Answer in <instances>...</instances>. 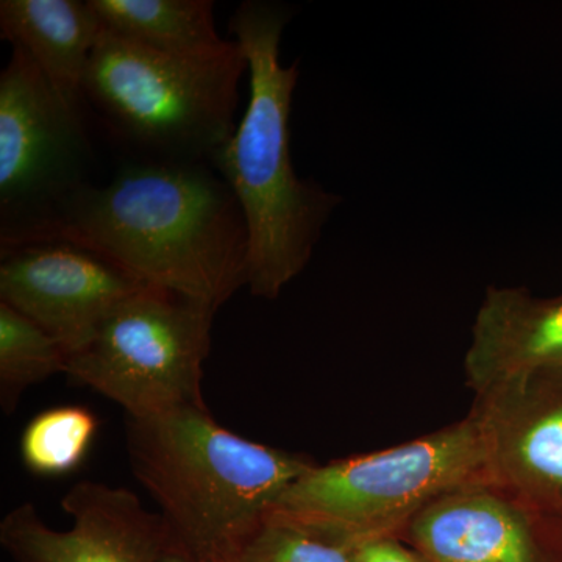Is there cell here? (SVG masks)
<instances>
[{
  "label": "cell",
  "instance_id": "obj_14",
  "mask_svg": "<svg viewBox=\"0 0 562 562\" xmlns=\"http://www.w3.org/2000/svg\"><path fill=\"white\" fill-rule=\"evenodd\" d=\"M103 29L146 49L203 55L228 40L214 27L211 0H90Z\"/></svg>",
  "mask_w": 562,
  "mask_h": 562
},
{
  "label": "cell",
  "instance_id": "obj_10",
  "mask_svg": "<svg viewBox=\"0 0 562 562\" xmlns=\"http://www.w3.org/2000/svg\"><path fill=\"white\" fill-rule=\"evenodd\" d=\"M72 528L43 522L32 503L0 522V543L16 562H161L171 550L160 514L147 512L135 492L85 480L61 501Z\"/></svg>",
  "mask_w": 562,
  "mask_h": 562
},
{
  "label": "cell",
  "instance_id": "obj_2",
  "mask_svg": "<svg viewBox=\"0 0 562 562\" xmlns=\"http://www.w3.org/2000/svg\"><path fill=\"white\" fill-rule=\"evenodd\" d=\"M286 22L283 7L260 0H247L233 13L231 32L249 68V103L211 160L241 206L249 233L247 286L262 299L279 297L306 268L322 227L342 201L299 179L292 166L290 114L299 66L280 63Z\"/></svg>",
  "mask_w": 562,
  "mask_h": 562
},
{
  "label": "cell",
  "instance_id": "obj_11",
  "mask_svg": "<svg viewBox=\"0 0 562 562\" xmlns=\"http://www.w3.org/2000/svg\"><path fill=\"white\" fill-rule=\"evenodd\" d=\"M398 539L427 562H557L535 520L490 484L432 502Z\"/></svg>",
  "mask_w": 562,
  "mask_h": 562
},
{
  "label": "cell",
  "instance_id": "obj_13",
  "mask_svg": "<svg viewBox=\"0 0 562 562\" xmlns=\"http://www.w3.org/2000/svg\"><path fill=\"white\" fill-rule=\"evenodd\" d=\"M102 22L90 0H2L0 35L38 65L66 102L81 105Z\"/></svg>",
  "mask_w": 562,
  "mask_h": 562
},
{
  "label": "cell",
  "instance_id": "obj_7",
  "mask_svg": "<svg viewBox=\"0 0 562 562\" xmlns=\"http://www.w3.org/2000/svg\"><path fill=\"white\" fill-rule=\"evenodd\" d=\"M87 158L80 106L66 102L27 52L13 47L0 76L2 244L46 220L87 183Z\"/></svg>",
  "mask_w": 562,
  "mask_h": 562
},
{
  "label": "cell",
  "instance_id": "obj_6",
  "mask_svg": "<svg viewBox=\"0 0 562 562\" xmlns=\"http://www.w3.org/2000/svg\"><path fill=\"white\" fill-rule=\"evenodd\" d=\"M216 312L187 295L144 288L69 355L65 373L70 383L116 402L133 419L209 408L202 375Z\"/></svg>",
  "mask_w": 562,
  "mask_h": 562
},
{
  "label": "cell",
  "instance_id": "obj_3",
  "mask_svg": "<svg viewBox=\"0 0 562 562\" xmlns=\"http://www.w3.org/2000/svg\"><path fill=\"white\" fill-rule=\"evenodd\" d=\"M133 475L160 506L171 550L195 562H228L283 492L316 462L249 441L209 408L127 420Z\"/></svg>",
  "mask_w": 562,
  "mask_h": 562
},
{
  "label": "cell",
  "instance_id": "obj_4",
  "mask_svg": "<svg viewBox=\"0 0 562 562\" xmlns=\"http://www.w3.org/2000/svg\"><path fill=\"white\" fill-rule=\"evenodd\" d=\"M247 60L235 40L203 55H168L103 29L83 80V99L117 138L149 161L203 162L235 132Z\"/></svg>",
  "mask_w": 562,
  "mask_h": 562
},
{
  "label": "cell",
  "instance_id": "obj_9",
  "mask_svg": "<svg viewBox=\"0 0 562 562\" xmlns=\"http://www.w3.org/2000/svg\"><path fill=\"white\" fill-rule=\"evenodd\" d=\"M147 286L151 284L77 244L38 241L2 249L0 302L36 322L69 355Z\"/></svg>",
  "mask_w": 562,
  "mask_h": 562
},
{
  "label": "cell",
  "instance_id": "obj_17",
  "mask_svg": "<svg viewBox=\"0 0 562 562\" xmlns=\"http://www.w3.org/2000/svg\"><path fill=\"white\" fill-rule=\"evenodd\" d=\"M350 553L341 543L271 512L228 562H350Z\"/></svg>",
  "mask_w": 562,
  "mask_h": 562
},
{
  "label": "cell",
  "instance_id": "obj_20",
  "mask_svg": "<svg viewBox=\"0 0 562 562\" xmlns=\"http://www.w3.org/2000/svg\"><path fill=\"white\" fill-rule=\"evenodd\" d=\"M557 562H562V554L560 558H558Z\"/></svg>",
  "mask_w": 562,
  "mask_h": 562
},
{
  "label": "cell",
  "instance_id": "obj_16",
  "mask_svg": "<svg viewBox=\"0 0 562 562\" xmlns=\"http://www.w3.org/2000/svg\"><path fill=\"white\" fill-rule=\"evenodd\" d=\"M98 430V416L87 406L46 409L33 417L22 432V462L35 475H68L87 460Z\"/></svg>",
  "mask_w": 562,
  "mask_h": 562
},
{
  "label": "cell",
  "instance_id": "obj_8",
  "mask_svg": "<svg viewBox=\"0 0 562 562\" xmlns=\"http://www.w3.org/2000/svg\"><path fill=\"white\" fill-rule=\"evenodd\" d=\"M490 486L535 520L562 554V372L509 380L475 395Z\"/></svg>",
  "mask_w": 562,
  "mask_h": 562
},
{
  "label": "cell",
  "instance_id": "obj_19",
  "mask_svg": "<svg viewBox=\"0 0 562 562\" xmlns=\"http://www.w3.org/2000/svg\"><path fill=\"white\" fill-rule=\"evenodd\" d=\"M161 562H195L192 560H188V558L181 557V554L177 553H166L165 557H162Z\"/></svg>",
  "mask_w": 562,
  "mask_h": 562
},
{
  "label": "cell",
  "instance_id": "obj_12",
  "mask_svg": "<svg viewBox=\"0 0 562 562\" xmlns=\"http://www.w3.org/2000/svg\"><path fill=\"white\" fill-rule=\"evenodd\" d=\"M464 371L475 395L509 380L562 372V295L538 299L525 288H487Z\"/></svg>",
  "mask_w": 562,
  "mask_h": 562
},
{
  "label": "cell",
  "instance_id": "obj_15",
  "mask_svg": "<svg viewBox=\"0 0 562 562\" xmlns=\"http://www.w3.org/2000/svg\"><path fill=\"white\" fill-rule=\"evenodd\" d=\"M69 353L36 322L0 302V405L16 409L21 395L54 373L66 372Z\"/></svg>",
  "mask_w": 562,
  "mask_h": 562
},
{
  "label": "cell",
  "instance_id": "obj_1",
  "mask_svg": "<svg viewBox=\"0 0 562 562\" xmlns=\"http://www.w3.org/2000/svg\"><path fill=\"white\" fill-rule=\"evenodd\" d=\"M68 241L144 283L220 310L247 286L249 233L227 181L205 162L147 161L85 183L7 247Z\"/></svg>",
  "mask_w": 562,
  "mask_h": 562
},
{
  "label": "cell",
  "instance_id": "obj_5",
  "mask_svg": "<svg viewBox=\"0 0 562 562\" xmlns=\"http://www.w3.org/2000/svg\"><path fill=\"white\" fill-rule=\"evenodd\" d=\"M490 484L486 441L475 414L391 449L314 464L271 512L353 552L361 543L401 538L432 502Z\"/></svg>",
  "mask_w": 562,
  "mask_h": 562
},
{
  "label": "cell",
  "instance_id": "obj_18",
  "mask_svg": "<svg viewBox=\"0 0 562 562\" xmlns=\"http://www.w3.org/2000/svg\"><path fill=\"white\" fill-rule=\"evenodd\" d=\"M350 562H427L398 538H380L361 543L350 553Z\"/></svg>",
  "mask_w": 562,
  "mask_h": 562
}]
</instances>
